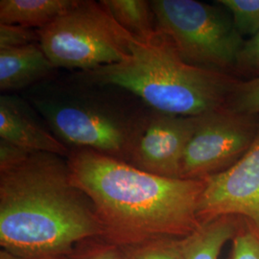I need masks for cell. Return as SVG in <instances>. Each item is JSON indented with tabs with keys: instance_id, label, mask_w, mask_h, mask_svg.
<instances>
[{
	"instance_id": "obj_1",
	"label": "cell",
	"mask_w": 259,
	"mask_h": 259,
	"mask_svg": "<svg viewBox=\"0 0 259 259\" xmlns=\"http://www.w3.org/2000/svg\"><path fill=\"white\" fill-rule=\"evenodd\" d=\"M66 159L73 183L93 204L104 237L118 248L182 239L202 224L204 179L157 176L89 149L71 150Z\"/></svg>"
},
{
	"instance_id": "obj_2",
	"label": "cell",
	"mask_w": 259,
	"mask_h": 259,
	"mask_svg": "<svg viewBox=\"0 0 259 259\" xmlns=\"http://www.w3.org/2000/svg\"><path fill=\"white\" fill-rule=\"evenodd\" d=\"M97 236H104L101 223L64 157L32 152L0 170L3 250L25 259H64Z\"/></svg>"
},
{
	"instance_id": "obj_3",
	"label": "cell",
	"mask_w": 259,
	"mask_h": 259,
	"mask_svg": "<svg viewBox=\"0 0 259 259\" xmlns=\"http://www.w3.org/2000/svg\"><path fill=\"white\" fill-rule=\"evenodd\" d=\"M123 62L83 72L87 81L112 85L139 97L160 113L199 116L225 108L240 79L191 65L157 29L147 41L138 40Z\"/></svg>"
},
{
	"instance_id": "obj_4",
	"label": "cell",
	"mask_w": 259,
	"mask_h": 259,
	"mask_svg": "<svg viewBox=\"0 0 259 259\" xmlns=\"http://www.w3.org/2000/svg\"><path fill=\"white\" fill-rule=\"evenodd\" d=\"M56 67L89 72L127 60L138 41L100 2L80 0L73 9L37 30Z\"/></svg>"
},
{
	"instance_id": "obj_5",
	"label": "cell",
	"mask_w": 259,
	"mask_h": 259,
	"mask_svg": "<svg viewBox=\"0 0 259 259\" xmlns=\"http://www.w3.org/2000/svg\"><path fill=\"white\" fill-rule=\"evenodd\" d=\"M151 6L157 29L187 63L230 74L235 72L245 40L232 16L194 0H154Z\"/></svg>"
},
{
	"instance_id": "obj_6",
	"label": "cell",
	"mask_w": 259,
	"mask_h": 259,
	"mask_svg": "<svg viewBox=\"0 0 259 259\" xmlns=\"http://www.w3.org/2000/svg\"><path fill=\"white\" fill-rule=\"evenodd\" d=\"M56 137L129 163L142 114H125L97 103L34 99Z\"/></svg>"
},
{
	"instance_id": "obj_7",
	"label": "cell",
	"mask_w": 259,
	"mask_h": 259,
	"mask_svg": "<svg viewBox=\"0 0 259 259\" xmlns=\"http://www.w3.org/2000/svg\"><path fill=\"white\" fill-rule=\"evenodd\" d=\"M259 130V115L222 108L199 115L182 165L181 179H204L232 166L250 148Z\"/></svg>"
},
{
	"instance_id": "obj_8",
	"label": "cell",
	"mask_w": 259,
	"mask_h": 259,
	"mask_svg": "<svg viewBox=\"0 0 259 259\" xmlns=\"http://www.w3.org/2000/svg\"><path fill=\"white\" fill-rule=\"evenodd\" d=\"M199 116L153 112L141 116L129 163L157 176L181 179L185 151Z\"/></svg>"
},
{
	"instance_id": "obj_9",
	"label": "cell",
	"mask_w": 259,
	"mask_h": 259,
	"mask_svg": "<svg viewBox=\"0 0 259 259\" xmlns=\"http://www.w3.org/2000/svg\"><path fill=\"white\" fill-rule=\"evenodd\" d=\"M200 222L225 215L246 218L259 227V130L246 154L232 166L204 178Z\"/></svg>"
},
{
	"instance_id": "obj_10",
	"label": "cell",
	"mask_w": 259,
	"mask_h": 259,
	"mask_svg": "<svg viewBox=\"0 0 259 259\" xmlns=\"http://www.w3.org/2000/svg\"><path fill=\"white\" fill-rule=\"evenodd\" d=\"M0 139L28 152L55 154L67 157L70 151L60 139L42 127L18 98L0 97Z\"/></svg>"
},
{
	"instance_id": "obj_11",
	"label": "cell",
	"mask_w": 259,
	"mask_h": 259,
	"mask_svg": "<svg viewBox=\"0 0 259 259\" xmlns=\"http://www.w3.org/2000/svg\"><path fill=\"white\" fill-rule=\"evenodd\" d=\"M55 68L39 42L0 49V89H23L48 78Z\"/></svg>"
},
{
	"instance_id": "obj_12",
	"label": "cell",
	"mask_w": 259,
	"mask_h": 259,
	"mask_svg": "<svg viewBox=\"0 0 259 259\" xmlns=\"http://www.w3.org/2000/svg\"><path fill=\"white\" fill-rule=\"evenodd\" d=\"M241 219L225 215L202 223L191 234L180 239L185 259H218L225 244L235 236Z\"/></svg>"
},
{
	"instance_id": "obj_13",
	"label": "cell",
	"mask_w": 259,
	"mask_h": 259,
	"mask_svg": "<svg viewBox=\"0 0 259 259\" xmlns=\"http://www.w3.org/2000/svg\"><path fill=\"white\" fill-rule=\"evenodd\" d=\"M80 0H1L0 24L22 27H46L73 9Z\"/></svg>"
},
{
	"instance_id": "obj_14",
	"label": "cell",
	"mask_w": 259,
	"mask_h": 259,
	"mask_svg": "<svg viewBox=\"0 0 259 259\" xmlns=\"http://www.w3.org/2000/svg\"><path fill=\"white\" fill-rule=\"evenodd\" d=\"M117 23L139 41L152 39L157 33L151 1L145 0H102Z\"/></svg>"
},
{
	"instance_id": "obj_15",
	"label": "cell",
	"mask_w": 259,
	"mask_h": 259,
	"mask_svg": "<svg viewBox=\"0 0 259 259\" xmlns=\"http://www.w3.org/2000/svg\"><path fill=\"white\" fill-rule=\"evenodd\" d=\"M121 259H185L180 239L159 238L120 247Z\"/></svg>"
},
{
	"instance_id": "obj_16",
	"label": "cell",
	"mask_w": 259,
	"mask_h": 259,
	"mask_svg": "<svg viewBox=\"0 0 259 259\" xmlns=\"http://www.w3.org/2000/svg\"><path fill=\"white\" fill-rule=\"evenodd\" d=\"M230 11L241 36L253 37L259 32V0H219Z\"/></svg>"
},
{
	"instance_id": "obj_17",
	"label": "cell",
	"mask_w": 259,
	"mask_h": 259,
	"mask_svg": "<svg viewBox=\"0 0 259 259\" xmlns=\"http://www.w3.org/2000/svg\"><path fill=\"white\" fill-rule=\"evenodd\" d=\"M225 108L238 113L259 115V77L239 80Z\"/></svg>"
},
{
	"instance_id": "obj_18",
	"label": "cell",
	"mask_w": 259,
	"mask_h": 259,
	"mask_svg": "<svg viewBox=\"0 0 259 259\" xmlns=\"http://www.w3.org/2000/svg\"><path fill=\"white\" fill-rule=\"evenodd\" d=\"M229 259H259V227L243 218L232 240Z\"/></svg>"
},
{
	"instance_id": "obj_19",
	"label": "cell",
	"mask_w": 259,
	"mask_h": 259,
	"mask_svg": "<svg viewBox=\"0 0 259 259\" xmlns=\"http://www.w3.org/2000/svg\"><path fill=\"white\" fill-rule=\"evenodd\" d=\"M39 42L37 31L19 25L0 24V49L26 47Z\"/></svg>"
},
{
	"instance_id": "obj_20",
	"label": "cell",
	"mask_w": 259,
	"mask_h": 259,
	"mask_svg": "<svg viewBox=\"0 0 259 259\" xmlns=\"http://www.w3.org/2000/svg\"><path fill=\"white\" fill-rule=\"evenodd\" d=\"M235 72L251 76V78L259 77V32L245 41L238 56Z\"/></svg>"
},
{
	"instance_id": "obj_21",
	"label": "cell",
	"mask_w": 259,
	"mask_h": 259,
	"mask_svg": "<svg viewBox=\"0 0 259 259\" xmlns=\"http://www.w3.org/2000/svg\"><path fill=\"white\" fill-rule=\"evenodd\" d=\"M30 153L32 152L19 148V146L0 139V170L19 163Z\"/></svg>"
},
{
	"instance_id": "obj_22",
	"label": "cell",
	"mask_w": 259,
	"mask_h": 259,
	"mask_svg": "<svg viewBox=\"0 0 259 259\" xmlns=\"http://www.w3.org/2000/svg\"><path fill=\"white\" fill-rule=\"evenodd\" d=\"M72 259H121L119 248L112 245H98L72 256Z\"/></svg>"
},
{
	"instance_id": "obj_23",
	"label": "cell",
	"mask_w": 259,
	"mask_h": 259,
	"mask_svg": "<svg viewBox=\"0 0 259 259\" xmlns=\"http://www.w3.org/2000/svg\"><path fill=\"white\" fill-rule=\"evenodd\" d=\"M0 259H25L20 257L19 255H16L8 250H2L0 252Z\"/></svg>"
}]
</instances>
